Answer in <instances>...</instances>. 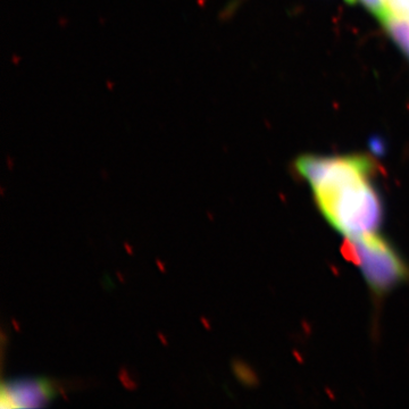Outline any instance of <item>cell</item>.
Returning a JSON list of instances; mask_svg holds the SVG:
<instances>
[{
	"label": "cell",
	"mask_w": 409,
	"mask_h": 409,
	"mask_svg": "<svg viewBox=\"0 0 409 409\" xmlns=\"http://www.w3.org/2000/svg\"><path fill=\"white\" fill-rule=\"evenodd\" d=\"M54 395L49 383L40 380L10 382L3 386L4 407H38L43 406Z\"/></svg>",
	"instance_id": "3957f363"
},
{
	"label": "cell",
	"mask_w": 409,
	"mask_h": 409,
	"mask_svg": "<svg viewBox=\"0 0 409 409\" xmlns=\"http://www.w3.org/2000/svg\"><path fill=\"white\" fill-rule=\"evenodd\" d=\"M342 254L360 269L368 288L377 297L390 293L409 280L407 264L393 246L378 232L346 239Z\"/></svg>",
	"instance_id": "7a4b0ae2"
},
{
	"label": "cell",
	"mask_w": 409,
	"mask_h": 409,
	"mask_svg": "<svg viewBox=\"0 0 409 409\" xmlns=\"http://www.w3.org/2000/svg\"><path fill=\"white\" fill-rule=\"evenodd\" d=\"M408 20H409V19H408Z\"/></svg>",
	"instance_id": "8992f818"
},
{
	"label": "cell",
	"mask_w": 409,
	"mask_h": 409,
	"mask_svg": "<svg viewBox=\"0 0 409 409\" xmlns=\"http://www.w3.org/2000/svg\"><path fill=\"white\" fill-rule=\"evenodd\" d=\"M382 24L402 53L409 58V22L406 19L386 15L381 19Z\"/></svg>",
	"instance_id": "277c9868"
},
{
	"label": "cell",
	"mask_w": 409,
	"mask_h": 409,
	"mask_svg": "<svg viewBox=\"0 0 409 409\" xmlns=\"http://www.w3.org/2000/svg\"><path fill=\"white\" fill-rule=\"evenodd\" d=\"M294 167L311 185L321 214L346 239L378 232L384 210L372 182L376 165L371 157L304 155Z\"/></svg>",
	"instance_id": "6da1fadb"
},
{
	"label": "cell",
	"mask_w": 409,
	"mask_h": 409,
	"mask_svg": "<svg viewBox=\"0 0 409 409\" xmlns=\"http://www.w3.org/2000/svg\"><path fill=\"white\" fill-rule=\"evenodd\" d=\"M347 2H356V0H347Z\"/></svg>",
	"instance_id": "5b68a950"
}]
</instances>
